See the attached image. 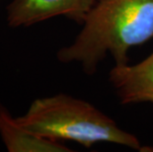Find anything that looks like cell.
<instances>
[{
    "label": "cell",
    "instance_id": "cell-1",
    "mask_svg": "<svg viewBox=\"0 0 153 152\" xmlns=\"http://www.w3.org/2000/svg\"><path fill=\"white\" fill-rule=\"evenodd\" d=\"M153 38V0H96L69 46L56 53L59 62H76L88 75L110 54L116 66L128 64V50Z\"/></svg>",
    "mask_w": 153,
    "mask_h": 152
},
{
    "label": "cell",
    "instance_id": "cell-2",
    "mask_svg": "<svg viewBox=\"0 0 153 152\" xmlns=\"http://www.w3.org/2000/svg\"><path fill=\"white\" fill-rule=\"evenodd\" d=\"M16 119L28 130L50 139L74 141L86 148L110 142L142 150L138 138L120 128L108 115L85 100L64 93L34 100Z\"/></svg>",
    "mask_w": 153,
    "mask_h": 152
},
{
    "label": "cell",
    "instance_id": "cell-3",
    "mask_svg": "<svg viewBox=\"0 0 153 152\" xmlns=\"http://www.w3.org/2000/svg\"><path fill=\"white\" fill-rule=\"evenodd\" d=\"M96 0H13L6 7L9 27H30L62 16L82 25Z\"/></svg>",
    "mask_w": 153,
    "mask_h": 152
},
{
    "label": "cell",
    "instance_id": "cell-4",
    "mask_svg": "<svg viewBox=\"0 0 153 152\" xmlns=\"http://www.w3.org/2000/svg\"><path fill=\"white\" fill-rule=\"evenodd\" d=\"M109 81L120 104L153 103V51L138 63L114 65Z\"/></svg>",
    "mask_w": 153,
    "mask_h": 152
},
{
    "label": "cell",
    "instance_id": "cell-5",
    "mask_svg": "<svg viewBox=\"0 0 153 152\" xmlns=\"http://www.w3.org/2000/svg\"><path fill=\"white\" fill-rule=\"evenodd\" d=\"M0 136L8 152H71L61 141L50 139L28 130L0 103Z\"/></svg>",
    "mask_w": 153,
    "mask_h": 152
}]
</instances>
